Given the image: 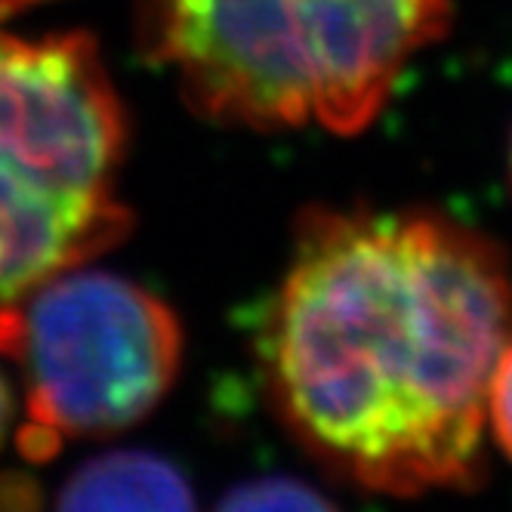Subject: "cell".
Instances as JSON below:
<instances>
[{"instance_id": "1", "label": "cell", "mask_w": 512, "mask_h": 512, "mask_svg": "<svg viewBox=\"0 0 512 512\" xmlns=\"http://www.w3.org/2000/svg\"><path fill=\"white\" fill-rule=\"evenodd\" d=\"M512 275L494 241L423 210L315 207L260 331L269 398L340 479L392 497L472 488Z\"/></svg>"}, {"instance_id": "2", "label": "cell", "mask_w": 512, "mask_h": 512, "mask_svg": "<svg viewBox=\"0 0 512 512\" xmlns=\"http://www.w3.org/2000/svg\"><path fill=\"white\" fill-rule=\"evenodd\" d=\"M451 13V0H139V34L207 121L355 136Z\"/></svg>"}, {"instance_id": "3", "label": "cell", "mask_w": 512, "mask_h": 512, "mask_svg": "<svg viewBox=\"0 0 512 512\" xmlns=\"http://www.w3.org/2000/svg\"><path fill=\"white\" fill-rule=\"evenodd\" d=\"M127 115L84 31L0 34V312L130 229Z\"/></svg>"}, {"instance_id": "4", "label": "cell", "mask_w": 512, "mask_h": 512, "mask_svg": "<svg viewBox=\"0 0 512 512\" xmlns=\"http://www.w3.org/2000/svg\"><path fill=\"white\" fill-rule=\"evenodd\" d=\"M0 355L19 358L28 380L19 451L44 463L62 438L112 435L149 417L176 380L182 331L142 284L68 269L0 312Z\"/></svg>"}, {"instance_id": "5", "label": "cell", "mask_w": 512, "mask_h": 512, "mask_svg": "<svg viewBox=\"0 0 512 512\" xmlns=\"http://www.w3.org/2000/svg\"><path fill=\"white\" fill-rule=\"evenodd\" d=\"M62 509H186L192 485L173 463L145 451H115L81 466L59 491Z\"/></svg>"}, {"instance_id": "6", "label": "cell", "mask_w": 512, "mask_h": 512, "mask_svg": "<svg viewBox=\"0 0 512 512\" xmlns=\"http://www.w3.org/2000/svg\"><path fill=\"white\" fill-rule=\"evenodd\" d=\"M331 500L309 491V485L294 482V479H263V482H250L232 491L223 506H238V509H309V506H327Z\"/></svg>"}, {"instance_id": "7", "label": "cell", "mask_w": 512, "mask_h": 512, "mask_svg": "<svg viewBox=\"0 0 512 512\" xmlns=\"http://www.w3.org/2000/svg\"><path fill=\"white\" fill-rule=\"evenodd\" d=\"M488 423L500 451L512 460V340L506 343L488 392Z\"/></svg>"}, {"instance_id": "8", "label": "cell", "mask_w": 512, "mask_h": 512, "mask_svg": "<svg viewBox=\"0 0 512 512\" xmlns=\"http://www.w3.org/2000/svg\"><path fill=\"white\" fill-rule=\"evenodd\" d=\"M38 503V485L25 475L16 472H4L0 475V506L7 509H28Z\"/></svg>"}, {"instance_id": "9", "label": "cell", "mask_w": 512, "mask_h": 512, "mask_svg": "<svg viewBox=\"0 0 512 512\" xmlns=\"http://www.w3.org/2000/svg\"><path fill=\"white\" fill-rule=\"evenodd\" d=\"M10 414H13V398H10L4 377H0V442H4V432L10 426Z\"/></svg>"}, {"instance_id": "10", "label": "cell", "mask_w": 512, "mask_h": 512, "mask_svg": "<svg viewBox=\"0 0 512 512\" xmlns=\"http://www.w3.org/2000/svg\"><path fill=\"white\" fill-rule=\"evenodd\" d=\"M25 4H31V0H0V19L10 16L13 10H22Z\"/></svg>"}, {"instance_id": "11", "label": "cell", "mask_w": 512, "mask_h": 512, "mask_svg": "<svg viewBox=\"0 0 512 512\" xmlns=\"http://www.w3.org/2000/svg\"><path fill=\"white\" fill-rule=\"evenodd\" d=\"M509 186H512V139H509Z\"/></svg>"}]
</instances>
